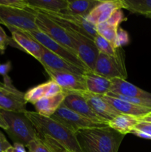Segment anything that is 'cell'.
Here are the masks:
<instances>
[{"mask_svg": "<svg viewBox=\"0 0 151 152\" xmlns=\"http://www.w3.org/2000/svg\"><path fill=\"white\" fill-rule=\"evenodd\" d=\"M75 135L82 152H118L125 136L110 126L83 129Z\"/></svg>", "mask_w": 151, "mask_h": 152, "instance_id": "obj_1", "label": "cell"}, {"mask_svg": "<svg viewBox=\"0 0 151 152\" xmlns=\"http://www.w3.org/2000/svg\"><path fill=\"white\" fill-rule=\"evenodd\" d=\"M25 114L33 125L40 138L48 137L62 145L65 150L82 152L75 133L51 117L39 115L34 111H25Z\"/></svg>", "mask_w": 151, "mask_h": 152, "instance_id": "obj_2", "label": "cell"}, {"mask_svg": "<svg viewBox=\"0 0 151 152\" xmlns=\"http://www.w3.org/2000/svg\"><path fill=\"white\" fill-rule=\"evenodd\" d=\"M0 114L7 126L6 133L14 143L27 147L30 142L39 137L33 123L25 114V111L16 112L0 109Z\"/></svg>", "mask_w": 151, "mask_h": 152, "instance_id": "obj_3", "label": "cell"}, {"mask_svg": "<svg viewBox=\"0 0 151 152\" xmlns=\"http://www.w3.org/2000/svg\"><path fill=\"white\" fill-rule=\"evenodd\" d=\"M36 14L29 8L0 6V24L5 25L10 31H38L36 24Z\"/></svg>", "mask_w": 151, "mask_h": 152, "instance_id": "obj_4", "label": "cell"}, {"mask_svg": "<svg viewBox=\"0 0 151 152\" xmlns=\"http://www.w3.org/2000/svg\"><path fill=\"white\" fill-rule=\"evenodd\" d=\"M124 51L118 48V52L114 56L105 54L99 52L93 72L106 78L123 79L127 77L125 62H124Z\"/></svg>", "mask_w": 151, "mask_h": 152, "instance_id": "obj_5", "label": "cell"}, {"mask_svg": "<svg viewBox=\"0 0 151 152\" xmlns=\"http://www.w3.org/2000/svg\"><path fill=\"white\" fill-rule=\"evenodd\" d=\"M41 12L45 14L49 18L55 21L56 23L63 27L65 29L76 31L93 40L98 34L96 25L90 23L85 17L83 16L70 14L64 12Z\"/></svg>", "mask_w": 151, "mask_h": 152, "instance_id": "obj_6", "label": "cell"}, {"mask_svg": "<svg viewBox=\"0 0 151 152\" xmlns=\"http://www.w3.org/2000/svg\"><path fill=\"white\" fill-rule=\"evenodd\" d=\"M50 117L62 123L73 133H76L83 129L108 126L107 123L96 122L83 117L81 114L68 108L63 103Z\"/></svg>", "mask_w": 151, "mask_h": 152, "instance_id": "obj_7", "label": "cell"}, {"mask_svg": "<svg viewBox=\"0 0 151 152\" xmlns=\"http://www.w3.org/2000/svg\"><path fill=\"white\" fill-rule=\"evenodd\" d=\"M26 105L25 93L13 86L8 76L4 77V82H0V109L25 112Z\"/></svg>", "mask_w": 151, "mask_h": 152, "instance_id": "obj_8", "label": "cell"}, {"mask_svg": "<svg viewBox=\"0 0 151 152\" xmlns=\"http://www.w3.org/2000/svg\"><path fill=\"white\" fill-rule=\"evenodd\" d=\"M65 30L72 39L78 57L86 65L89 71H93L99 54V50L93 40L73 30Z\"/></svg>", "mask_w": 151, "mask_h": 152, "instance_id": "obj_9", "label": "cell"}, {"mask_svg": "<svg viewBox=\"0 0 151 152\" xmlns=\"http://www.w3.org/2000/svg\"><path fill=\"white\" fill-rule=\"evenodd\" d=\"M36 12L37 13L36 24L38 31L45 34L55 42L68 48L76 54L73 40L68 31L45 14L41 12Z\"/></svg>", "mask_w": 151, "mask_h": 152, "instance_id": "obj_10", "label": "cell"}, {"mask_svg": "<svg viewBox=\"0 0 151 152\" xmlns=\"http://www.w3.org/2000/svg\"><path fill=\"white\" fill-rule=\"evenodd\" d=\"M26 33L29 34L31 37H33L34 39L36 40L43 47L51 51L52 53H55L57 56L63 58L65 60L74 64L77 67L84 70V71H89L86 65L81 62V59L78 57V56L73 51L68 49V48L62 45L59 43L55 42L54 40L52 39L48 36H47L41 31H33Z\"/></svg>", "mask_w": 151, "mask_h": 152, "instance_id": "obj_11", "label": "cell"}, {"mask_svg": "<svg viewBox=\"0 0 151 152\" xmlns=\"http://www.w3.org/2000/svg\"><path fill=\"white\" fill-rule=\"evenodd\" d=\"M44 70L50 77V80L55 82L66 93L87 91L84 75L52 71L47 68H44Z\"/></svg>", "mask_w": 151, "mask_h": 152, "instance_id": "obj_12", "label": "cell"}, {"mask_svg": "<svg viewBox=\"0 0 151 152\" xmlns=\"http://www.w3.org/2000/svg\"><path fill=\"white\" fill-rule=\"evenodd\" d=\"M76 93L79 94L86 99L96 115L105 123H108L115 117L121 114L104 98L103 95L94 94L87 91H77Z\"/></svg>", "mask_w": 151, "mask_h": 152, "instance_id": "obj_13", "label": "cell"}, {"mask_svg": "<svg viewBox=\"0 0 151 152\" xmlns=\"http://www.w3.org/2000/svg\"><path fill=\"white\" fill-rule=\"evenodd\" d=\"M38 62L43 65L44 68L62 72H69L78 75H84L87 71L78 68L74 64L65 60L63 58L52 53L44 48L43 54Z\"/></svg>", "mask_w": 151, "mask_h": 152, "instance_id": "obj_14", "label": "cell"}, {"mask_svg": "<svg viewBox=\"0 0 151 152\" xmlns=\"http://www.w3.org/2000/svg\"><path fill=\"white\" fill-rule=\"evenodd\" d=\"M124 8L123 0H102V2L86 17L94 25L106 22L116 10Z\"/></svg>", "mask_w": 151, "mask_h": 152, "instance_id": "obj_15", "label": "cell"}, {"mask_svg": "<svg viewBox=\"0 0 151 152\" xmlns=\"http://www.w3.org/2000/svg\"><path fill=\"white\" fill-rule=\"evenodd\" d=\"M63 104L68 108L81 114L86 118L96 122L105 123L96 115L90 105L87 103L86 99L76 92L67 93V96H65Z\"/></svg>", "mask_w": 151, "mask_h": 152, "instance_id": "obj_16", "label": "cell"}, {"mask_svg": "<svg viewBox=\"0 0 151 152\" xmlns=\"http://www.w3.org/2000/svg\"><path fill=\"white\" fill-rule=\"evenodd\" d=\"M11 38L17 45L18 48L33 56L37 60L41 59L43 54L44 47L26 32L13 31Z\"/></svg>", "mask_w": 151, "mask_h": 152, "instance_id": "obj_17", "label": "cell"}, {"mask_svg": "<svg viewBox=\"0 0 151 152\" xmlns=\"http://www.w3.org/2000/svg\"><path fill=\"white\" fill-rule=\"evenodd\" d=\"M112 86L109 93L115 95L151 99V93L144 91L123 79H112Z\"/></svg>", "mask_w": 151, "mask_h": 152, "instance_id": "obj_18", "label": "cell"}, {"mask_svg": "<svg viewBox=\"0 0 151 152\" xmlns=\"http://www.w3.org/2000/svg\"><path fill=\"white\" fill-rule=\"evenodd\" d=\"M104 98L120 114L133 116L140 119L151 114L150 108L135 105L108 95H104Z\"/></svg>", "mask_w": 151, "mask_h": 152, "instance_id": "obj_19", "label": "cell"}, {"mask_svg": "<svg viewBox=\"0 0 151 152\" xmlns=\"http://www.w3.org/2000/svg\"><path fill=\"white\" fill-rule=\"evenodd\" d=\"M62 91H63L62 88L55 82L50 80L29 89L26 93H25V99L27 103L30 102L34 105L42 98L53 96Z\"/></svg>", "mask_w": 151, "mask_h": 152, "instance_id": "obj_20", "label": "cell"}, {"mask_svg": "<svg viewBox=\"0 0 151 152\" xmlns=\"http://www.w3.org/2000/svg\"><path fill=\"white\" fill-rule=\"evenodd\" d=\"M86 90L98 95H106L110 91L112 82L110 79L88 71L84 74Z\"/></svg>", "mask_w": 151, "mask_h": 152, "instance_id": "obj_21", "label": "cell"}, {"mask_svg": "<svg viewBox=\"0 0 151 152\" xmlns=\"http://www.w3.org/2000/svg\"><path fill=\"white\" fill-rule=\"evenodd\" d=\"M66 96V92L62 91L53 96L42 98L34 104L36 112L43 117H50L63 103Z\"/></svg>", "mask_w": 151, "mask_h": 152, "instance_id": "obj_22", "label": "cell"}, {"mask_svg": "<svg viewBox=\"0 0 151 152\" xmlns=\"http://www.w3.org/2000/svg\"><path fill=\"white\" fill-rule=\"evenodd\" d=\"M27 8L35 11L63 12L68 7V0H25Z\"/></svg>", "mask_w": 151, "mask_h": 152, "instance_id": "obj_23", "label": "cell"}, {"mask_svg": "<svg viewBox=\"0 0 151 152\" xmlns=\"http://www.w3.org/2000/svg\"><path fill=\"white\" fill-rule=\"evenodd\" d=\"M102 0H75L68 1V7L64 13L87 17Z\"/></svg>", "mask_w": 151, "mask_h": 152, "instance_id": "obj_24", "label": "cell"}, {"mask_svg": "<svg viewBox=\"0 0 151 152\" xmlns=\"http://www.w3.org/2000/svg\"><path fill=\"white\" fill-rule=\"evenodd\" d=\"M140 121V118L121 114L107 123L108 126L117 131L121 134L126 135L131 133L136 125Z\"/></svg>", "mask_w": 151, "mask_h": 152, "instance_id": "obj_25", "label": "cell"}, {"mask_svg": "<svg viewBox=\"0 0 151 152\" xmlns=\"http://www.w3.org/2000/svg\"><path fill=\"white\" fill-rule=\"evenodd\" d=\"M28 152H63L65 148L48 137H38L27 146Z\"/></svg>", "mask_w": 151, "mask_h": 152, "instance_id": "obj_26", "label": "cell"}, {"mask_svg": "<svg viewBox=\"0 0 151 152\" xmlns=\"http://www.w3.org/2000/svg\"><path fill=\"white\" fill-rule=\"evenodd\" d=\"M124 8L133 13L147 16L151 13V0H123Z\"/></svg>", "mask_w": 151, "mask_h": 152, "instance_id": "obj_27", "label": "cell"}, {"mask_svg": "<svg viewBox=\"0 0 151 152\" xmlns=\"http://www.w3.org/2000/svg\"><path fill=\"white\" fill-rule=\"evenodd\" d=\"M118 28L110 24L108 22H104L96 25V31L99 35L102 36L114 45L117 31Z\"/></svg>", "mask_w": 151, "mask_h": 152, "instance_id": "obj_28", "label": "cell"}, {"mask_svg": "<svg viewBox=\"0 0 151 152\" xmlns=\"http://www.w3.org/2000/svg\"><path fill=\"white\" fill-rule=\"evenodd\" d=\"M93 42L100 53L110 55V56H114L118 52V48H116L112 42L99 34L96 35V37L93 39Z\"/></svg>", "mask_w": 151, "mask_h": 152, "instance_id": "obj_29", "label": "cell"}, {"mask_svg": "<svg viewBox=\"0 0 151 152\" xmlns=\"http://www.w3.org/2000/svg\"><path fill=\"white\" fill-rule=\"evenodd\" d=\"M129 42V36L125 31L121 28H118L117 31L114 45L116 48H121V47Z\"/></svg>", "mask_w": 151, "mask_h": 152, "instance_id": "obj_30", "label": "cell"}, {"mask_svg": "<svg viewBox=\"0 0 151 152\" xmlns=\"http://www.w3.org/2000/svg\"><path fill=\"white\" fill-rule=\"evenodd\" d=\"M7 45H11L18 48L17 45L11 37H9L7 34H0V53H4Z\"/></svg>", "mask_w": 151, "mask_h": 152, "instance_id": "obj_31", "label": "cell"}, {"mask_svg": "<svg viewBox=\"0 0 151 152\" xmlns=\"http://www.w3.org/2000/svg\"><path fill=\"white\" fill-rule=\"evenodd\" d=\"M124 16L123 12L121 11V9H118L116 10L112 15L107 20V22H109L111 25H114V26L118 27L119 26V24L121 23L124 20Z\"/></svg>", "mask_w": 151, "mask_h": 152, "instance_id": "obj_32", "label": "cell"}, {"mask_svg": "<svg viewBox=\"0 0 151 152\" xmlns=\"http://www.w3.org/2000/svg\"><path fill=\"white\" fill-rule=\"evenodd\" d=\"M0 6L27 8L25 0H0Z\"/></svg>", "mask_w": 151, "mask_h": 152, "instance_id": "obj_33", "label": "cell"}, {"mask_svg": "<svg viewBox=\"0 0 151 152\" xmlns=\"http://www.w3.org/2000/svg\"><path fill=\"white\" fill-rule=\"evenodd\" d=\"M133 130L139 131V132H143L146 134L149 135L151 137V123L148 122L142 121L140 120L139 123L136 126L135 129Z\"/></svg>", "mask_w": 151, "mask_h": 152, "instance_id": "obj_34", "label": "cell"}, {"mask_svg": "<svg viewBox=\"0 0 151 152\" xmlns=\"http://www.w3.org/2000/svg\"><path fill=\"white\" fill-rule=\"evenodd\" d=\"M12 147V145L7 141L4 134L0 131V152H6Z\"/></svg>", "mask_w": 151, "mask_h": 152, "instance_id": "obj_35", "label": "cell"}, {"mask_svg": "<svg viewBox=\"0 0 151 152\" xmlns=\"http://www.w3.org/2000/svg\"><path fill=\"white\" fill-rule=\"evenodd\" d=\"M10 69H11V62L10 61L3 64L0 63V75H2L4 77H7Z\"/></svg>", "mask_w": 151, "mask_h": 152, "instance_id": "obj_36", "label": "cell"}, {"mask_svg": "<svg viewBox=\"0 0 151 152\" xmlns=\"http://www.w3.org/2000/svg\"><path fill=\"white\" fill-rule=\"evenodd\" d=\"M7 152H27L25 147L23 145L18 143H13L11 148L7 151Z\"/></svg>", "mask_w": 151, "mask_h": 152, "instance_id": "obj_37", "label": "cell"}, {"mask_svg": "<svg viewBox=\"0 0 151 152\" xmlns=\"http://www.w3.org/2000/svg\"><path fill=\"white\" fill-rule=\"evenodd\" d=\"M0 128H1L2 129H4V131L7 130V124H6L5 121H4V120L3 119L2 116H1V114H0Z\"/></svg>", "mask_w": 151, "mask_h": 152, "instance_id": "obj_38", "label": "cell"}, {"mask_svg": "<svg viewBox=\"0 0 151 152\" xmlns=\"http://www.w3.org/2000/svg\"><path fill=\"white\" fill-rule=\"evenodd\" d=\"M0 34H6V33L4 32V31L1 26H0Z\"/></svg>", "mask_w": 151, "mask_h": 152, "instance_id": "obj_39", "label": "cell"}, {"mask_svg": "<svg viewBox=\"0 0 151 152\" xmlns=\"http://www.w3.org/2000/svg\"><path fill=\"white\" fill-rule=\"evenodd\" d=\"M147 16V18H150V19H151V13H150V14L147 15V16Z\"/></svg>", "mask_w": 151, "mask_h": 152, "instance_id": "obj_40", "label": "cell"}, {"mask_svg": "<svg viewBox=\"0 0 151 152\" xmlns=\"http://www.w3.org/2000/svg\"><path fill=\"white\" fill-rule=\"evenodd\" d=\"M63 152H72V151H68V150H65V151H64Z\"/></svg>", "mask_w": 151, "mask_h": 152, "instance_id": "obj_41", "label": "cell"}, {"mask_svg": "<svg viewBox=\"0 0 151 152\" xmlns=\"http://www.w3.org/2000/svg\"><path fill=\"white\" fill-rule=\"evenodd\" d=\"M148 116H151V114H149V115H148Z\"/></svg>", "mask_w": 151, "mask_h": 152, "instance_id": "obj_42", "label": "cell"}, {"mask_svg": "<svg viewBox=\"0 0 151 152\" xmlns=\"http://www.w3.org/2000/svg\"><path fill=\"white\" fill-rule=\"evenodd\" d=\"M6 152H7V151H6Z\"/></svg>", "mask_w": 151, "mask_h": 152, "instance_id": "obj_43", "label": "cell"}]
</instances>
